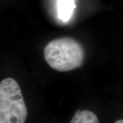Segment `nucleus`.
Wrapping results in <instances>:
<instances>
[{
    "label": "nucleus",
    "mask_w": 123,
    "mask_h": 123,
    "mask_svg": "<svg viewBox=\"0 0 123 123\" xmlns=\"http://www.w3.org/2000/svg\"><path fill=\"white\" fill-rule=\"evenodd\" d=\"M44 57L53 69L67 72L81 66L85 60V50L77 40L61 37L48 43L44 47Z\"/></svg>",
    "instance_id": "1"
},
{
    "label": "nucleus",
    "mask_w": 123,
    "mask_h": 123,
    "mask_svg": "<svg viewBox=\"0 0 123 123\" xmlns=\"http://www.w3.org/2000/svg\"><path fill=\"white\" fill-rule=\"evenodd\" d=\"M27 110L19 85L12 78L0 83V123H25Z\"/></svg>",
    "instance_id": "2"
},
{
    "label": "nucleus",
    "mask_w": 123,
    "mask_h": 123,
    "mask_svg": "<svg viewBox=\"0 0 123 123\" xmlns=\"http://www.w3.org/2000/svg\"><path fill=\"white\" fill-rule=\"evenodd\" d=\"M76 0H57V16L64 22L70 19L76 8Z\"/></svg>",
    "instance_id": "3"
},
{
    "label": "nucleus",
    "mask_w": 123,
    "mask_h": 123,
    "mask_svg": "<svg viewBox=\"0 0 123 123\" xmlns=\"http://www.w3.org/2000/svg\"><path fill=\"white\" fill-rule=\"evenodd\" d=\"M70 123H99L97 116L88 110H77Z\"/></svg>",
    "instance_id": "4"
},
{
    "label": "nucleus",
    "mask_w": 123,
    "mask_h": 123,
    "mask_svg": "<svg viewBox=\"0 0 123 123\" xmlns=\"http://www.w3.org/2000/svg\"><path fill=\"white\" fill-rule=\"evenodd\" d=\"M114 123H123V120H118L116 121Z\"/></svg>",
    "instance_id": "5"
}]
</instances>
